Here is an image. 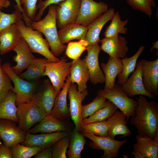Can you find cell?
I'll list each match as a JSON object with an SVG mask.
<instances>
[{
	"label": "cell",
	"mask_w": 158,
	"mask_h": 158,
	"mask_svg": "<svg viewBox=\"0 0 158 158\" xmlns=\"http://www.w3.org/2000/svg\"><path fill=\"white\" fill-rule=\"evenodd\" d=\"M136 98L138 104L130 124L136 128L138 135L154 139L158 130V103L149 101L143 95Z\"/></svg>",
	"instance_id": "6da1fadb"
},
{
	"label": "cell",
	"mask_w": 158,
	"mask_h": 158,
	"mask_svg": "<svg viewBox=\"0 0 158 158\" xmlns=\"http://www.w3.org/2000/svg\"><path fill=\"white\" fill-rule=\"evenodd\" d=\"M56 4L48 6V13L45 17L38 21H31L30 27L43 34L46 38L51 51L56 57L61 55L67 46L61 42L57 29Z\"/></svg>",
	"instance_id": "7a4b0ae2"
},
{
	"label": "cell",
	"mask_w": 158,
	"mask_h": 158,
	"mask_svg": "<svg viewBox=\"0 0 158 158\" xmlns=\"http://www.w3.org/2000/svg\"><path fill=\"white\" fill-rule=\"evenodd\" d=\"M16 24L22 37L27 43L32 53L39 54L52 62L59 61L60 59L55 56L49 50V44L46 39L43 38L42 33L27 26L22 20Z\"/></svg>",
	"instance_id": "3957f363"
},
{
	"label": "cell",
	"mask_w": 158,
	"mask_h": 158,
	"mask_svg": "<svg viewBox=\"0 0 158 158\" xmlns=\"http://www.w3.org/2000/svg\"><path fill=\"white\" fill-rule=\"evenodd\" d=\"M1 67L14 84L13 91L16 95V104L32 102V96L38 87V81L25 80L15 72L9 62L4 63Z\"/></svg>",
	"instance_id": "277c9868"
},
{
	"label": "cell",
	"mask_w": 158,
	"mask_h": 158,
	"mask_svg": "<svg viewBox=\"0 0 158 158\" xmlns=\"http://www.w3.org/2000/svg\"><path fill=\"white\" fill-rule=\"evenodd\" d=\"M97 95L104 97L114 104L126 115L127 121L134 116L137 101L129 97L123 91L121 86L118 83H115L111 89L99 90Z\"/></svg>",
	"instance_id": "5b68a950"
},
{
	"label": "cell",
	"mask_w": 158,
	"mask_h": 158,
	"mask_svg": "<svg viewBox=\"0 0 158 158\" xmlns=\"http://www.w3.org/2000/svg\"><path fill=\"white\" fill-rule=\"evenodd\" d=\"M72 61L67 62L65 56L61 57L56 62L49 61L46 63L43 76L49 78L57 95L64 86L66 78L70 74Z\"/></svg>",
	"instance_id": "8992f818"
},
{
	"label": "cell",
	"mask_w": 158,
	"mask_h": 158,
	"mask_svg": "<svg viewBox=\"0 0 158 158\" xmlns=\"http://www.w3.org/2000/svg\"><path fill=\"white\" fill-rule=\"evenodd\" d=\"M18 126L27 132L47 115L32 102L16 104Z\"/></svg>",
	"instance_id": "52a82bcc"
},
{
	"label": "cell",
	"mask_w": 158,
	"mask_h": 158,
	"mask_svg": "<svg viewBox=\"0 0 158 158\" xmlns=\"http://www.w3.org/2000/svg\"><path fill=\"white\" fill-rule=\"evenodd\" d=\"M83 135L91 140L89 146L94 150H101L104 154L100 158H116L118 157L120 147L127 142V140H116L108 137H102L92 134L82 132Z\"/></svg>",
	"instance_id": "ba28073f"
},
{
	"label": "cell",
	"mask_w": 158,
	"mask_h": 158,
	"mask_svg": "<svg viewBox=\"0 0 158 158\" xmlns=\"http://www.w3.org/2000/svg\"><path fill=\"white\" fill-rule=\"evenodd\" d=\"M108 9V5L102 1L81 0L80 10L75 23L87 27Z\"/></svg>",
	"instance_id": "9c48e42d"
},
{
	"label": "cell",
	"mask_w": 158,
	"mask_h": 158,
	"mask_svg": "<svg viewBox=\"0 0 158 158\" xmlns=\"http://www.w3.org/2000/svg\"><path fill=\"white\" fill-rule=\"evenodd\" d=\"M80 3L81 0H65L56 4V23L59 28L75 22Z\"/></svg>",
	"instance_id": "30bf717a"
},
{
	"label": "cell",
	"mask_w": 158,
	"mask_h": 158,
	"mask_svg": "<svg viewBox=\"0 0 158 158\" xmlns=\"http://www.w3.org/2000/svg\"><path fill=\"white\" fill-rule=\"evenodd\" d=\"M68 94L70 101L69 108L71 117L74 124L75 129L80 132L83 124L81 114L82 102L88 95V91L86 89L80 92L78 90L76 84L71 83Z\"/></svg>",
	"instance_id": "8fae6325"
},
{
	"label": "cell",
	"mask_w": 158,
	"mask_h": 158,
	"mask_svg": "<svg viewBox=\"0 0 158 158\" xmlns=\"http://www.w3.org/2000/svg\"><path fill=\"white\" fill-rule=\"evenodd\" d=\"M57 94L50 82L47 80L34 93L32 102L47 115H50Z\"/></svg>",
	"instance_id": "7c38bea8"
},
{
	"label": "cell",
	"mask_w": 158,
	"mask_h": 158,
	"mask_svg": "<svg viewBox=\"0 0 158 158\" xmlns=\"http://www.w3.org/2000/svg\"><path fill=\"white\" fill-rule=\"evenodd\" d=\"M136 143L130 154L134 158H158V130L154 139L147 136H135Z\"/></svg>",
	"instance_id": "4fadbf2b"
},
{
	"label": "cell",
	"mask_w": 158,
	"mask_h": 158,
	"mask_svg": "<svg viewBox=\"0 0 158 158\" xmlns=\"http://www.w3.org/2000/svg\"><path fill=\"white\" fill-rule=\"evenodd\" d=\"M16 123L11 120L0 119V137L3 144L9 147L22 143L26 136L27 133L21 130Z\"/></svg>",
	"instance_id": "5bb4252c"
},
{
	"label": "cell",
	"mask_w": 158,
	"mask_h": 158,
	"mask_svg": "<svg viewBox=\"0 0 158 158\" xmlns=\"http://www.w3.org/2000/svg\"><path fill=\"white\" fill-rule=\"evenodd\" d=\"M86 50L87 54L84 59L90 73L89 80L94 85L103 84L105 83V77L99 64L100 47L98 44L90 45Z\"/></svg>",
	"instance_id": "9a60e30c"
},
{
	"label": "cell",
	"mask_w": 158,
	"mask_h": 158,
	"mask_svg": "<svg viewBox=\"0 0 158 158\" xmlns=\"http://www.w3.org/2000/svg\"><path fill=\"white\" fill-rule=\"evenodd\" d=\"M142 60L137 63L135 69L130 77L121 86L123 91L129 97L136 95L146 96L150 99L155 98L154 95L145 89L142 78Z\"/></svg>",
	"instance_id": "2e32d148"
},
{
	"label": "cell",
	"mask_w": 158,
	"mask_h": 158,
	"mask_svg": "<svg viewBox=\"0 0 158 158\" xmlns=\"http://www.w3.org/2000/svg\"><path fill=\"white\" fill-rule=\"evenodd\" d=\"M142 60V78L143 86L148 92L158 95V58L152 61Z\"/></svg>",
	"instance_id": "e0dca14e"
},
{
	"label": "cell",
	"mask_w": 158,
	"mask_h": 158,
	"mask_svg": "<svg viewBox=\"0 0 158 158\" xmlns=\"http://www.w3.org/2000/svg\"><path fill=\"white\" fill-rule=\"evenodd\" d=\"M71 132L67 131L39 134L27 133L23 145L28 146L40 147L42 149L50 147L61 138L69 135Z\"/></svg>",
	"instance_id": "ac0fdd59"
},
{
	"label": "cell",
	"mask_w": 158,
	"mask_h": 158,
	"mask_svg": "<svg viewBox=\"0 0 158 158\" xmlns=\"http://www.w3.org/2000/svg\"><path fill=\"white\" fill-rule=\"evenodd\" d=\"M101 49L114 58L123 59L127 56L128 50V42L126 38L119 34L109 38L100 40Z\"/></svg>",
	"instance_id": "d6986e66"
},
{
	"label": "cell",
	"mask_w": 158,
	"mask_h": 158,
	"mask_svg": "<svg viewBox=\"0 0 158 158\" xmlns=\"http://www.w3.org/2000/svg\"><path fill=\"white\" fill-rule=\"evenodd\" d=\"M71 83L70 74L67 77L64 85L57 95L50 115L60 120L67 121L71 117L67 99L69 87Z\"/></svg>",
	"instance_id": "ffe728a7"
},
{
	"label": "cell",
	"mask_w": 158,
	"mask_h": 158,
	"mask_svg": "<svg viewBox=\"0 0 158 158\" xmlns=\"http://www.w3.org/2000/svg\"><path fill=\"white\" fill-rule=\"evenodd\" d=\"M13 51L16 53L13 57V60L17 64L12 67L15 72L19 75L24 70L27 69L36 57L33 55L28 44L22 37Z\"/></svg>",
	"instance_id": "44dd1931"
},
{
	"label": "cell",
	"mask_w": 158,
	"mask_h": 158,
	"mask_svg": "<svg viewBox=\"0 0 158 158\" xmlns=\"http://www.w3.org/2000/svg\"><path fill=\"white\" fill-rule=\"evenodd\" d=\"M66 122L59 119L50 115H47L37 124L26 133L36 134L38 133L70 132V127Z\"/></svg>",
	"instance_id": "7402d4cb"
},
{
	"label": "cell",
	"mask_w": 158,
	"mask_h": 158,
	"mask_svg": "<svg viewBox=\"0 0 158 158\" xmlns=\"http://www.w3.org/2000/svg\"><path fill=\"white\" fill-rule=\"evenodd\" d=\"M115 9L111 8L96 18L87 26V31L85 40L88 46L98 44L100 42L99 35L105 24L111 20L115 13Z\"/></svg>",
	"instance_id": "603a6c76"
},
{
	"label": "cell",
	"mask_w": 158,
	"mask_h": 158,
	"mask_svg": "<svg viewBox=\"0 0 158 158\" xmlns=\"http://www.w3.org/2000/svg\"><path fill=\"white\" fill-rule=\"evenodd\" d=\"M71 83L77 84L78 90L82 92L87 89L90 80V73L84 59L79 58L72 61L70 74Z\"/></svg>",
	"instance_id": "cb8c5ba5"
},
{
	"label": "cell",
	"mask_w": 158,
	"mask_h": 158,
	"mask_svg": "<svg viewBox=\"0 0 158 158\" xmlns=\"http://www.w3.org/2000/svg\"><path fill=\"white\" fill-rule=\"evenodd\" d=\"M21 37L16 23L4 29L0 33V54L3 55L13 50Z\"/></svg>",
	"instance_id": "d4e9b609"
},
{
	"label": "cell",
	"mask_w": 158,
	"mask_h": 158,
	"mask_svg": "<svg viewBox=\"0 0 158 158\" xmlns=\"http://www.w3.org/2000/svg\"><path fill=\"white\" fill-rule=\"evenodd\" d=\"M109 126L107 137L114 139L117 135L124 137L130 136L132 133L127 126V121L126 115L121 111L117 110L107 119Z\"/></svg>",
	"instance_id": "484cf974"
},
{
	"label": "cell",
	"mask_w": 158,
	"mask_h": 158,
	"mask_svg": "<svg viewBox=\"0 0 158 158\" xmlns=\"http://www.w3.org/2000/svg\"><path fill=\"white\" fill-rule=\"evenodd\" d=\"M101 67L105 77L104 89H111L114 85L116 77L122 71V64L121 59L109 57L106 63H101Z\"/></svg>",
	"instance_id": "4316f807"
},
{
	"label": "cell",
	"mask_w": 158,
	"mask_h": 158,
	"mask_svg": "<svg viewBox=\"0 0 158 158\" xmlns=\"http://www.w3.org/2000/svg\"><path fill=\"white\" fill-rule=\"evenodd\" d=\"M87 27L75 23L70 24L58 31L59 39L63 44L74 40H85Z\"/></svg>",
	"instance_id": "83f0119b"
},
{
	"label": "cell",
	"mask_w": 158,
	"mask_h": 158,
	"mask_svg": "<svg viewBox=\"0 0 158 158\" xmlns=\"http://www.w3.org/2000/svg\"><path fill=\"white\" fill-rule=\"evenodd\" d=\"M48 61L45 58H36L27 68V70L18 75L24 80L31 82L37 81L43 76L46 64Z\"/></svg>",
	"instance_id": "f1b7e54d"
},
{
	"label": "cell",
	"mask_w": 158,
	"mask_h": 158,
	"mask_svg": "<svg viewBox=\"0 0 158 158\" xmlns=\"http://www.w3.org/2000/svg\"><path fill=\"white\" fill-rule=\"evenodd\" d=\"M17 111L16 95L13 90H10L6 97L0 102V119H10L18 123Z\"/></svg>",
	"instance_id": "f546056e"
},
{
	"label": "cell",
	"mask_w": 158,
	"mask_h": 158,
	"mask_svg": "<svg viewBox=\"0 0 158 158\" xmlns=\"http://www.w3.org/2000/svg\"><path fill=\"white\" fill-rule=\"evenodd\" d=\"M145 48L143 45L140 46L135 54L130 57L126 56L121 59L122 69L121 73L117 76L118 84L122 85L129 78L130 75L135 70L137 60Z\"/></svg>",
	"instance_id": "4dcf8cb0"
},
{
	"label": "cell",
	"mask_w": 158,
	"mask_h": 158,
	"mask_svg": "<svg viewBox=\"0 0 158 158\" xmlns=\"http://www.w3.org/2000/svg\"><path fill=\"white\" fill-rule=\"evenodd\" d=\"M70 141L66 154L69 158H81V153L86 144L84 136L75 129L70 133Z\"/></svg>",
	"instance_id": "1f68e13d"
},
{
	"label": "cell",
	"mask_w": 158,
	"mask_h": 158,
	"mask_svg": "<svg viewBox=\"0 0 158 158\" xmlns=\"http://www.w3.org/2000/svg\"><path fill=\"white\" fill-rule=\"evenodd\" d=\"M118 108L112 102L108 100L105 105L88 118L83 119V123L86 124L100 122L107 120L113 115Z\"/></svg>",
	"instance_id": "d6a6232c"
},
{
	"label": "cell",
	"mask_w": 158,
	"mask_h": 158,
	"mask_svg": "<svg viewBox=\"0 0 158 158\" xmlns=\"http://www.w3.org/2000/svg\"><path fill=\"white\" fill-rule=\"evenodd\" d=\"M128 21V19L122 20L119 12H115L111 20L110 24L104 32L105 37L109 38L115 37L119 33L126 34L128 29L125 26Z\"/></svg>",
	"instance_id": "836d02e7"
},
{
	"label": "cell",
	"mask_w": 158,
	"mask_h": 158,
	"mask_svg": "<svg viewBox=\"0 0 158 158\" xmlns=\"http://www.w3.org/2000/svg\"><path fill=\"white\" fill-rule=\"evenodd\" d=\"M109 126L107 120L100 122L83 124L82 132L92 134L102 137H107Z\"/></svg>",
	"instance_id": "e575fe53"
},
{
	"label": "cell",
	"mask_w": 158,
	"mask_h": 158,
	"mask_svg": "<svg viewBox=\"0 0 158 158\" xmlns=\"http://www.w3.org/2000/svg\"><path fill=\"white\" fill-rule=\"evenodd\" d=\"M13 158H30L42 149L38 147L27 146L17 143L10 147Z\"/></svg>",
	"instance_id": "d590c367"
},
{
	"label": "cell",
	"mask_w": 158,
	"mask_h": 158,
	"mask_svg": "<svg viewBox=\"0 0 158 158\" xmlns=\"http://www.w3.org/2000/svg\"><path fill=\"white\" fill-rule=\"evenodd\" d=\"M88 46V42L85 40L70 42L66 49V54L70 59L73 60L77 59L80 58Z\"/></svg>",
	"instance_id": "8d00e7d4"
},
{
	"label": "cell",
	"mask_w": 158,
	"mask_h": 158,
	"mask_svg": "<svg viewBox=\"0 0 158 158\" xmlns=\"http://www.w3.org/2000/svg\"><path fill=\"white\" fill-rule=\"evenodd\" d=\"M37 0H20L24 13L23 18L26 25L30 27L31 21H34L37 12Z\"/></svg>",
	"instance_id": "74e56055"
},
{
	"label": "cell",
	"mask_w": 158,
	"mask_h": 158,
	"mask_svg": "<svg viewBox=\"0 0 158 158\" xmlns=\"http://www.w3.org/2000/svg\"><path fill=\"white\" fill-rule=\"evenodd\" d=\"M107 99L104 97L97 95L91 102L82 105L81 113L82 120L90 116L103 107L105 105Z\"/></svg>",
	"instance_id": "f35d334b"
},
{
	"label": "cell",
	"mask_w": 158,
	"mask_h": 158,
	"mask_svg": "<svg viewBox=\"0 0 158 158\" xmlns=\"http://www.w3.org/2000/svg\"><path fill=\"white\" fill-rule=\"evenodd\" d=\"M132 8L137 10L151 18L152 15V8L156 6L154 0H126Z\"/></svg>",
	"instance_id": "ab89813d"
},
{
	"label": "cell",
	"mask_w": 158,
	"mask_h": 158,
	"mask_svg": "<svg viewBox=\"0 0 158 158\" xmlns=\"http://www.w3.org/2000/svg\"><path fill=\"white\" fill-rule=\"evenodd\" d=\"M22 13L16 9L11 13H6L0 10V33L7 27L23 19Z\"/></svg>",
	"instance_id": "60d3db41"
},
{
	"label": "cell",
	"mask_w": 158,
	"mask_h": 158,
	"mask_svg": "<svg viewBox=\"0 0 158 158\" xmlns=\"http://www.w3.org/2000/svg\"><path fill=\"white\" fill-rule=\"evenodd\" d=\"M70 141L69 135L61 138L54 143L51 147L53 158H67L66 152Z\"/></svg>",
	"instance_id": "b9f144b4"
},
{
	"label": "cell",
	"mask_w": 158,
	"mask_h": 158,
	"mask_svg": "<svg viewBox=\"0 0 158 158\" xmlns=\"http://www.w3.org/2000/svg\"><path fill=\"white\" fill-rule=\"evenodd\" d=\"M1 59L0 58V102L7 96L9 91H13L11 81L1 67Z\"/></svg>",
	"instance_id": "7bdbcfd3"
},
{
	"label": "cell",
	"mask_w": 158,
	"mask_h": 158,
	"mask_svg": "<svg viewBox=\"0 0 158 158\" xmlns=\"http://www.w3.org/2000/svg\"><path fill=\"white\" fill-rule=\"evenodd\" d=\"M65 0H39L37 4V12L34 21H38L41 19L45 9L50 5L58 4Z\"/></svg>",
	"instance_id": "ee69618b"
},
{
	"label": "cell",
	"mask_w": 158,
	"mask_h": 158,
	"mask_svg": "<svg viewBox=\"0 0 158 158\" xmlns=\"http://www.w3.org/2000/svg\"><path fill=\"white\" fill-rule=\"evenodd\" d=\"M0 158H13L10 147L2 143L0 144Z\"/></svg>",
	"instance_id": "f6af8a7d"
},
{
	"label": "cell",
	"mask_w": 158,
	"mask_h": 158,
	"mask_svg": "<svg viewBox=\"0 0 158 158\" xmlns=\"http://www.w3.org/2000/svg\"><path fill=\"white\" fill-rule=\"evenodd\" d=\"M35 158H52V151L51 147L42 149L35 155Z\"/></svg>",
	"instance_id": "bcb514c9"
},
{
	"label": "cell",
	"mask_w": 158,
	"mask_h": 158,
	"mask_svg": "<svg viewBox=\"0 0 158 158\" xmlns=\"http://www.w3.org/2000/svg\"><path fill=\"white\" fill-rule=\"evenodd\" d=\"M11 5V3L9 0H0V10L3 8H7Z\"/></svg>",
	"instance_id": "7dc6e473"
},
{
	"label": "cell",
	"mask_w": 158,
	"mask_h": 158,
	"mask_svg": "<svg viewBox=\"0 0 158 158\" xmlns=\"http://www.w3.org/2000/svg\"><path fill=\"white\" fill-rule=\"evenodd\" d=\"M16 3V4L14 6L16 9H17L20 11L22 13L23 18L24 14L23 9L22 6L21 4L20 0H14Z\"/></svg>",
	"instance_id": "c3c4849f"
},
{
	"label": "cell",
	"mask_w": 158,
	"mask_h": 158,
	"mask_svg": "<svg viewBox=\"0 0 158 158\" xmlns=\"http://www.w3.org/2000/svg\"><path fill=\"white\" fill-rule=\"evenodd\" d=\"M152 45L153 46L150 49L151 52L154 49L156 48L158 49V41H157L153 43Z\"/></svg>",
	"instance_id": "681fc988"
},
{
	"label": "cell",
	"mask_w": 158,
	"mask_h": 158,
	"mask_svg": "<svg viewBox=\"0 0 158 158\" xmlns=\"http://www.w3.org/2000/svg\"><path fill=\"white\" fill-rule=\"evenodd\" d=\"M1 140H2L1 139V138L0 137V144L2 143L1 142Z\"/></svg>",
	"instance_id": "f907efd6"
}]
</instances>
